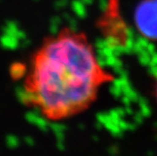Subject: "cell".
<instances>
[{"label": "cell", "mask_w": 157, "mask_h": 156, "mask_svg": "<svg viewBox=\"0 0 157 156\" xmlns=\"http://www.w3.org/2000/svg\"><path fill=\"white\" fill-rule=\"evenodd\" d=\"M21 100L49 121L77 117L91 107L114 75L100 61L88 35L64 26L46 37L21 64Z\"/></svg>", "instance_id": "1"}, {"label": "cell", "mask_w": 157, "mask_h": 156, "mask_svg": "<svg viewBox=\"0 0 157 156\" xmlns=\"http://www.w3.org/2000/svg\"><path fill=\"white\" fill-rule=\"evenodd\" d=\"M134 23L144 39L157 42V0H141L134 11Z\"/></svg>", "instance_id": "2"}, {"label": "cell", "mask_w": 157, "mask_h": 156, "mask_svg": "<svg viewBox=\"0 0 157 156\" xmlns=\"http://www.w3.org/2000/svg\"><path fill=\"white\" fill-rule=\"evenodd\" d=\"M154 94H155V99H156V103H157V79H156V83L154 86Z\"/></svg>", "instance_id": "3"}]
</instances>
